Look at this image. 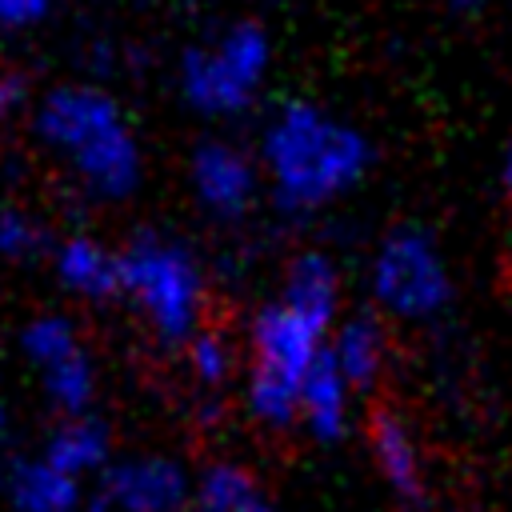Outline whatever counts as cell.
<instances>
[{
    "label": "cell",
    "instance_id": "7",
    "mask_svg": "<svg viewBox=\"0 0 512 512\" xmlns=\"http://www.w3.org/2000/svg\"><path fill=\"white\" fill-rule=\"evenodd\" d=\"M188 184H192L200 208H208L212 216L236 220L252 208L260 176L244 148H236L228 140H204V144H196V152L188 160Z\"/></svg>",
    "mask_w": 512,
    "mask_h": 512
},
{
    "label": "cell",
    "instance_id": "25",
    "mask_svg": "<svg viewBox=\"0 0 512 512\" xmlns=\"http://www.w3.org/2000/svg\"><path fill=\"white\" fill-rule=\"evenodd\" d=\"M108 508H112V504H108V500H104V496H96V500H92V504H88V512H108Z\"/></svg>",
    "mask_w": 512,
    "mask_h": 512
},
{
    "label": "cell",
    "instance_id": "10",
    "mask_svg": "<svg viewBox=\"0 0 512 512\" xmlns=\"http://www.w3.org/2000/svg\"><path fill=\"white\" fill-rule=\"evenodd\" d=\"M292 312H300L308 324H316L320 332L332 328L336 320V304H340V276L336 264L324 252H300L288 268L284 280V296H280Z\"/></svg>",
    "mask_w": 512,
    "mask_h": 512
},
{
    "label": "cell",
    "instance_id": "4",
    "mask_svg": "<svg viewBox=\"0 0 512 512\" xmlns=\"http://www.w3.org/2000/svg\"><path fill=\"white\" fill-rule=\"evenodd\" d=\"M272 64V40L260 24L236 20L212 44L188 48L176 68L180 96L200 116H236L252 104Z\"/></svg>",
    "mask_w": 512,
    "mask_h": 512
},
{
    "label": "cell",
    "instance_id": "6",
    "mask_svg": "<svg viewBox=\"0 0 512 512\" xmlns=\"http://www.w3.org/2000/svg\"><path fill=\"white\" fill-rule=\"evenodd\" d=\"M368 280L376 304L404 320H428L452 296V280L440 260V248L416 228H400L380 240Z\"/></svg>",
    "mask_w": 512,
    "mask_h": 512
},
{
    "label": "cell",
    "instance_id": "5",
    "mask_svg": "<svg viewBox=\"0 0 512 512\" xmlns=\"http://www.w3.org/2000/svg\"><path fill=\"white\" fill-rule=\"evenodd\" d=\"M324 332L292 312L284 300L268 304L252 320V380L248 404L268 424H288L300 408V384L316 364Z\"/></svg>",
    "mask_w": 512,
    "mask_h": 512
},
{
    "label": "cell",
    "instance_id": "23",
    "mask_svg": "<svg viewBox=\"0 0 512 512\" xmlns=\"http://www.w3.org/2000/svg\"><path fill=\"white\" fill-rule=\"evenodd\" d=\"M504 184L512 188V140H508V152H504Z\"/></svg>",
    "mask_w": 512,
    "mask_h": 512
},
{
    "label": "cell",
    "instance_id": "27",
    "mask_svg": "<svg viewBox=\"0 0 512 512\" xmlns=\"http://www.w3.org/2000/svg\"><path fill=\"white\" fill-rule=\"evenodd\" d=\"M196 512H204V508H196Z\"/></svg>",
    "mask_w": 512,
    "mask_h": 512
},
{
    "label": "cell",
    "instance_id": "13",
    "mask_svg": "<svg viewBox=\"0 0 512 512\" xmlns=\"http://www.w3.org/2000/svg\"><path fill=\"white\" fill-rule=\"evenodd\" d=\"M332 360L340 368V376L348 380V388H368L384 364V352H388V340H384V328L376 316H352L340 324L336 340H332Z\"/></svg>",
    "mask_w": 512,
    "mask_h": 512
},
{
    "label": "cell",
    "instance_id": "19",
    "mask_svg": "<svg viewBox=\"0 0 512 512\" xmlns=\"http://www.w3.org/2000/svg\"><path fill=\"white\" fill-rule=\"evenodd\" d=\"M44 248H48V236L32 212L0 208V260L24 264V260H36Z\"/></svg>",
    "mask_w": 512,
    "mask_h": 512
},
{
    "label": "cell",
    "instance_id": "11",
    "mask_svg": "<svg viewBox=\"0 0 512 512\" xmlns=\"http://www.w3.org/2000/svg\"><path fill=\"white\" fill-rule=\"evenodd\" d=\"M300 408L304 420L312 424V432L320 440H336L344 432V408H348V380L340 376L332 352L324 348L316 356V364L308 368L304 384H300Z\"/></svg>",
    "mask_w": 512,
    "mask_h": 512
},
{
    "label": "cell",
    "instance_id": "2",
    "mask_svg": "<svg viewBox=\"0 0 512 512\" xmlns=\"http://www.w3.org/2000/svg\"><path fill=\"white\" fill-rule=\"evenodd\" d=\"M272 192L284 208L308 212L348 192L368 172V140L308 100L284 104L260 140Z\"/></svg>",
    "mask_w": 512,
    "mask_h": 512
},
{
    "label": "cell",
    "instance_id": "8",
    "mask_svg": "<svg viewBox=\"0 0 512 512\" xmlns=\"http://www.w3.org/2000/svg\"><path fill=\"white\" fill-rule=\"evenodd\" d=\"M100 496L124 512H176L184 504V476L168 460H128L104 476Z\"/></svg>",
    "mask_w": 512,
    "mask_h": 512
},
{
    "label": "cell",
    "instance_id": "9",
    "mask_svg": "<svg viewBox=\"0 0 512 512\" xmlns=\"http://www.w3.org/2000/svg\"><path fill=\"white\" fill-rule=\"evenodd\" d=\"M56 280L84 296V300H108L120 296V252L104 248L96 236H68L52 248Z\"/></svg>",
    "mask_w": 512,
    "mask_h": 512
},
{
    "label": "cell",
    "instance_id": "20",
    "mask_svg": "<svg viewBox=\"0 0 512 512\" xmlns=\"http://www.w3.org/2000/svg\"><path fill=\"white\" fill-rule=\"evenodd\" d=\"M188 364H192V372H196L200 384L216 388V384H224L228 372H232V348H228V340L216 336V332H196V336L188 340Z\"/></svg>",
    "mask_w": 512,
    "mask_h": 512
},
{
    "label": "cell",
    "instance_id": "15",
    "mask_svg": "<svg viewBox=\"0 0 512 512\" xmlns=\"http://www.w3.org/2000/svg\"><path fill=\"white\" fill-rule=\"evenodd\" d=\"M108 456V428L92 416H72L64 428L48 440V464L64 476H76L84 468H96Z\"/></svg>",
    "mask_w": 512,
    "mask_h": 512
},
{
    "label": "cell",
    "instance_id": "12",
    "mask_svg": "<svg viewBox=\"0 0 512 512\" xmlns=\"http://www.w3.org/2000/svg\"><path fill=\"white\" fill-rule=\"evenodd\" d=\"M368 432H372V448H376V460H380V468H384L388 484H392L404 500L420 504V500H424L420 464H416L412 436H408V428L400 424V416H396V412H388V408H376V412H372V420H368Z\"/></svg>",
    "mask_w": 512,
    "mask_h": 512
},
{
    "label": "cell",
    "instance_id": "18",
    "mask_svg": "<svg viewBox=\"0 0 512 512\" xmlns=\"http://www.w3.org/2000/svg\"><path fill=\"white\" fill-rule=\"evenodd\" d=\"M20 348H24V356H28L36 368H52L56 360L80 352V340H76V328H72L64 316L48 312V316H36V320L24 324Z\"/></svg>",
    "mask_w": 512,
    "mask_h": 512
},
{
    "label": "cell",
    "instance_id": "16",
    "mask_svg": "<svg viewBox=\"0 0 512 512\" xmlns=\"http://www.w3.org/2000/svg\"><path fill=\"white\" fill-rule=\"evenodd\" d=\"M200 508L204 512H272L268 500L260 496L256 480L232 464H220L204 476L200 484Z\"/></svg>",
    "mask_w": 512,
    "mask_h": 512
},
{
    "label": "cell",
    "instance_id": "3",
    "mask_svg": "<svg viewBox=\"0 0 512 512\" xmlns=\"http://www.w3.org/2000/svg\"><path fill=\"white\" fill-rule=\"evenodd\" d=\"M120 296H128L160 340H192L204 316V272L188 244L140 232L120 252Z\"/></svg>",
    "mask_w": 512,
    "mask_h": 512
},
{
    "label": "cell",
    "instance_id": "22",
    "mask_svg": "<svg viewBox=\"0 0 512 512\" xmlns=\"http://www.w3.org/2000/svg\"><path fill=\"white\" fill-rule=\"evenodd\" d=\"M24 96H28L24 76H16V72H0V124H4L8 116H16V112H20Z\"/></svg>",
    "mask_w": 512,
    "mask_h": 512
},
{
    "label": "cell",
    "instance_id": "24",
    "mask_svg": "<svg viewBox=\"0 0 512 512\" xmlns=\"http://www.w3.org/2000/svg\"><path fill=\"white\" fill-rule=\"evenodd\" d=\"M452 4H456V8H464V12H472V8H484L488 0H452Z\"/></svg>",
    "mask_w": 512,
    "mask_h": 512
},
{
    "label": "cell",
    "instance_id": "14",
    "mask_svg": "<svg viewBox=\"0 0 512 512\" xmlns=\"http://www.w3.org/2000/svg\"><path fill=\"white\" fill-rule=\"evenodd\" d=\"M8 488H12L16 512H72L76 508V484H72V476L56 472L48 460L44 464L16 460L12 464V476H8Z\"/></svg>",
    "mask_w": 512,
    "mask_h": 512
},
{
    "label": "cell",
    "instance_id": "1",
    "mask_svg": "<svg viewBox=\"0 0 512 512\" xmlns=\"http://www.w3.org/2000/svg\"><path fill=\"white\" fill-rule=\"evenodd\" d=\"M36 136L68 160L76 180L96 200H128L140 188L144 156L124 108L96 84H60L40 96L32 116Z\"/></svg>",
    "mask_w": 512,
    "mask_h": 512
},
{
    "label": "cell",
    "instance_id": "26",
    "mask_svg": "<svg viewBox=\"0 0 512 512\" xmlns=\"http://www.w3.org/2000/svg\"><path fill=\"white\" fill-rule=\"evenodd\" d=\"M0 436H4V408H0Z\"/></svg>",
    "mask_w": 512,
    "mask_h": 512
},
{
    "label": "cell",
    "instance_id": "21",
    "mask_svg": "<svg viewBox=\"0 0 512 512\" xmlns=\"http://www.w3.org/2000/svg\"><path fill=\"white\" fill-rule=\"evenodd\" d=\"M52 0H0V32H28L48 20Z\"/></svg>",
    "mask_w": 512,
    "mask_h": 512
},
{
    "label": "cell",
    "instance_id": "17",
    "mask_svg": "<svg viewBox=\"0 0 512 512\" xmlns=\"http://www.w3.org/2000/svg\"><path fill=\"white\" fill-rule=\"evenodd\" d=\"M44 388H48L56 408H64L68 416H80L92 400V388H96V372H92V360L84 356V348L56 360L52 368H44Z\"/></svg>",
    "mask_w": 512,
    "mask_h": 512
}]
</instances>
